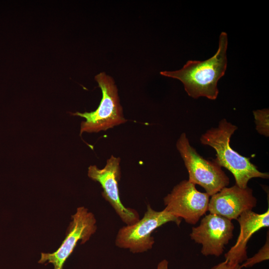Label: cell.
<instances>
[{"label":"cell","instance_id":"cell-1","mask_svg":"<svg viewBox=\"0 0 269 269\" xmlns=\"http://www.w3.org/2000/svg\"><path fill=\"white\" fill-rule=\"evenodd\" d=\"M228 36L222 32L216 53L204 61L189 60L178 70L163 71L160 74L180 80L187 94L194 99L205 97L215 100L218 95L217 83L227 65Z\"/></svg>","mask_w":269,"mask_h":269},{"label":"cell","instance_id":"cell-2","mask_svg":"<svg viewBox=\"0 0 269 269\" xmlns=\"http://www.w3.org/2000/svg\"><path fill=\"white\" fill-rule=\"evenodd\" d=\"M237 127L221 120L216 128H212L203 134L200 140L202 144L213 147L216 152L213 160L220 167H224L233 175L236 184L241 188H247L249 181L253 178L268 179V173L260 171L250 160L233 149L230 142Z\"/></svg>","mask_w":269,"mask_h":269},{"label":"cell","instance_id":"cell-3","mask_svg":"<svg viewBox=\"0 0 269 269\" xmlns=\"http://www.w3.org/2000/svg\"><path fill=\"white\" fill-rule=\"evenodd\" d=\"M95 79L102 93L98 107L91 112L72 114L86 120L81 124L80 134L84 133L106 131L127 122L124 116L118 90L114 79L106 73L101 72L95 76Z\"/></svg>","mask_w":269,"mask_h":269},{"label":"cell","instance_id":"cell-4","mask_svg":"<svg viewBox=\"0 0 269 269\" xmlns=\"http://www.w3.org/2000/svg\"><path fill=\"white\" fill-rule=\"evenodd\" d=\"M170 222L179 226L181 219L173 215L164 209L160 211L153 210L148 204L143 217L135 223L121 228L115 239L116 246L128 249L134 254L150 250L154 244L152 233L157 228Z\"/></svg>","mask_w":269,"mask_h":269},{"label":"cell","instance_id":"cell-5","mask_svg":"<svg viewBox=\"0 0 269 269\" xmlns=\"http://www.w3.org/2000/svg\"><path fill=\"white\" fill-rule=\"evenodd\" d=\"M176 146L188 171L190 182L201 186L210 196L229 185V178L221 167L198 154L190 144L185 133L181 134Z\"/></svg>","mask_w":269,"mask_h":269},{"label":"cell","instance_id":"cell-6","mask_svg":"<svg viewBox=\"0 0 269 269\" xmlns=\"http://www.w3.org/2000/svg\"><path fill=\"white\" fill-rule=\"evenodd\" d=\"M61 246L52 253L41 254L39 264H51L54 269H63V265L73 252L78 243L83 244L96 232L97 227L94 215L83 206L77 208Z\"/></svg>","mask_w":269,"mask_h":269},{"label":"cell","instance_id":"cell-7","mask_svg":"<svg viewBox=\"0 0 269 269\" xmlns=\"http://www.w3.org/2000/svg\"><path fill=\"white\" fill-rule=\"evenodd\" d=\"M120 163L119 157L112 155L102 169L95 165H90L88 176L100 184L103 189V197L111 205L121 220L126 225H131L140 219L139 215L136 210L125 207L121 201L119 189L121 176Z\"/></svg>","mask_w":269,"mask_h":269},{"label":"cell","instance_id":"cell-8","mask_svg":"<svg viewBox=\"0 0 269 269\" xmlns=\"http://www.w3.org/2000/svg\"><path fill=\"white\" fill-rule=\"evenodd\" d=\"M210 196L184 180L175 185L163 199L164 209L188 224H196L207 211Z\"/></svg>","mask_w":269,"mask_h":269},{"label":"cell","instance_id":"cell-9","mask_svg":"<svg viewBox=\"0 0 269 269\" xmlns=\"http://www.w3.org/2000/svg\"><path fill=\"white\" fill-rule=\"evenodd\" d=\"M234 229L231 220L209 213L202 219L198 226L192 228L190 236L195 243L202 245L203 255L219 257L232 239Z\"/></svg>","mask_w":269,"mask_h":269},{"label":"cell","instance_id":"cell-10","mask_svg":"<svg viewBox=\"0 0 269 269\" xmlns=\"http://www.w3.org/2000/svg\"><path fill=\"white\" fill-rule=\"evenodd\" d=\"M256 204L257 199L251 188H241L235 184L224 187L211 196L207 211L232 221L237 220L243 212L252 210Z\"/></svg>","mask_w":269,"mask_h":269},{"label":"cell","instance_id":"cell-11","mask_svg":"<svg viewBox=\"0 0 269 269\" xmlns=\"http://www.w3.org/2000/svg\"><path fill=\"white\" fill-rule=\"evenodd\" d=\"M237 220L240 233L236 244L225 254V261L232 264H240L247 259V245L252 236L262 228L269 226V209L258 214L252 210L243 212Z\"/></svg>","mask_w":269,"mask_h":269},{"label":"cell","instance_id":"cell-12","mask_svg":"<svg viewBox=\"0 0 269 269\" xmlns=\"http://www.w3.org/2000/svg\"><path fill=\"white\" fill-rule=\"evenodd\" d=\"M256 124V129L261 134L266 136L269 135V111L268 109L258 110L253 111Z\"/></svg>","mask_w":269,"mask_h":269},{"label":"cell","instance_id":"cell-13","mask_svg":"<svg viewBox=\"0 0 269 269\" xmlns=\"http://www.w3.org/2000/svg\"><path fill=\"white\" fill-rule=\"evenodd\" d=\"M269 232L267 235L266 242L264 246L251 258L247 259L245 263L241 265V268H250L256 264L269 260Z\"/></svg>","mask_w":269,"mask_h":269},{"label":"cell","instance_id":"cell-14","mask_svg":"<svg viewBox=\"0 0 269 269\" xmlns=\"http://www.w3.org/2000/svg\"><path fill=\"white\" fill-rule=\"evenodd\" d=\"M211 269H242V268L240 264L230 263L225 260Z\"/></svg>","mask_w":269,"mask_h":269},{"label":"cell","instance_id":"cell-15","mask_svg":"<svg viewBox=\"0 0 269 269\" xmlns=\"http://www.w3.org/2000/svg\"><path fill=\"white\" fill-rule=\"evenodd\" d=\"M168 262L166 260H163L157 265V269H168Z\"/></svg>","mask_w":269,"mask_h":269}]
</instances>
